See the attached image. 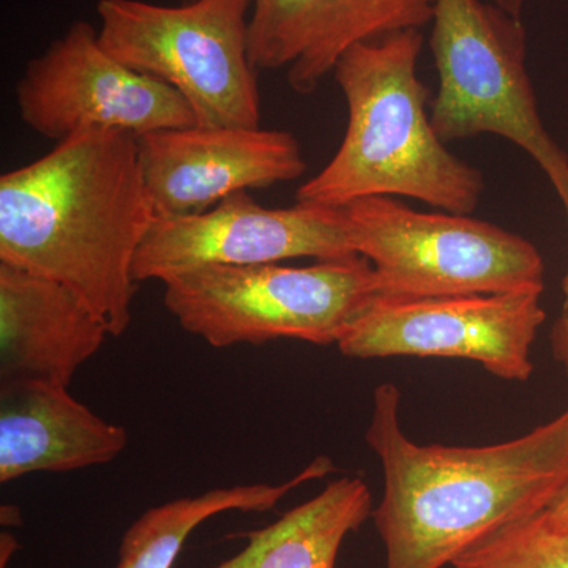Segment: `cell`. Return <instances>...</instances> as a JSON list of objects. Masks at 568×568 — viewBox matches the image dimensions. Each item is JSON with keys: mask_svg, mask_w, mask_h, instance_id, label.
Returning <instances> with one entry per match:
<instances>
[{"mask_svg": "<svg viewBox=\"0 0 568 568\" xmlns=\"http://www.w3.org/2000/svg\"><path fill=\"white\" fill-rule=\"evenodd\" d=\"M435 0H253L250 61L286 70L294 92L320 88L351 48L432 24Z\"/></svg>", "mask_w": 568, "mask_h": 568, "instance_id": "obj_12", "label": "cell"}, {"mask_svg": "<svg viewBox=\"0 0 568 568\" xmlns=\"http://www.w3.org/2000/svg\"><path fill=\"white\" fill-rule=\"evenodd\" d=\"M372 511L365 481L338 478L272 525L244 534V549L212 568H336L343 541Z\"/></svg>", "mask_w": 568, "mask_h": 568, "instance_id": "obj_15", "label": "cell"}, {"mask_svg": "<svg viewBox=\"0 0 568 568\" xmlns=\"http://www.w3.org/2000/svg\"><path fill=\"white\" fill-rule=\"evenodd\" d=\"M544 287L425 301H375L339 339L347 357L466 358L499 379L534 372L538 328L547 320Z\"/></svg>", "mask_w": 568, "mask_h": 568, "instance_id": "obj_9", "label": "cell"}, {"mask_svg": "<svg viewBox=\"0 0 568 568\" xmlns=\"http://www.w3.org/2000/svg\"><path fill=\"white\" fill-rule=\"evenodd\" d=\"M334 470V462L323 455L284 484L215 488L149 508L123 534L114 568H173L185 541L207 519L224 511L271 510L294 488L327 477Z\"/></svg>", "mask_w": 568, "mask_h": 568, "instance_id": "obj_16", "label": "cell"}, {"mask_svg": "<svg viewBox=\"0 0 568 568\" xmlns=\"http://www.w3.org/2000/svg\"><path fill=\"white\" fill-rule=\"evenodd\" d=\"M108 335L103 321L69 287L0 263V383L69 387Z\"/></svg>", "mask_w": 568, "mask_h": 568, "instance_id": "obj_13", "label": "cell"}, {"mask_svg": "<svg viewBox=\"0 0 568 568\" xmlns=\"http://www.w3.org/2000/svg\"><path fill=\"white\" fill-rule=\"evenodd\" d=\"M14 549H18V540L10 534H2V568H6V562H9Z\"/></svg>", "mask_w": 568, "mask_h": 568, "instance_id": "obj_22", "label": "cell"}, {"mask_svg": "<svg viewBox=\"0 0 568 568\" xmlns=\"http://www.w3.org/2000/svg\"><path fill=\"white\" fill-rule=\"evenodd\" d=\"M433 59L439 85L432 123L443 142L496 134L528 153L558 193L568 222V156L545 129L519 18L481 0H435Z\"/></svg>", "mask_w": 568, "mask_h": 568, "instance_id": "obj_5", "label": "cell"}, {"mask_svg": "<svg viewBox=\"0 0 568 568\" xmlns=\"http://www.w3.org/2000/svg\"><path fill=\"white\" fill-rule=\"evenodd\" d=\"M14 95L21 121L55 142L84 130L140 138L196 125L181 93L112 58L88 21L73 22L28 62Z\"/></svg>", "mask_w": 568, "mask_h": 568, "instance_id": "obj_8", "label": "cell"}, {"mask_svg": "<svg viewBox=\"0 0 568 568\" xmlns=\"http://www.w3.org/2000/svg\"><path fill=\"white\" fill-rule=\"evenodd\" d=\"M548 517L558 528L568 530V491L549 508Z\"/></svg>", "mask_w": 568, "mask_h": 568, "instance_id": "obj_19", "label": "cell"}, {"mask_svg": "<svg viewBox=\"0 0 568 568\" xmlns=\"http://www.w3.org/2000/svg\"><path fill=\"white\" fill-rule=\"evenodd\" d=\"M125 428L82 405L69 387L37 381L0 383V481L33 473H71L122 454Z\"/></svg>", "mask_w": 568, "mask_h": 568, "instance_id": "obj_14", "label": "cell"}, {"mask_svg": "<svg viewBox=\"0 0 568 568\" xmlns=\"http://www.w3.org/2000/svg\"><path fill=\"white\" fill-rule=\"evenodd\" d=\"M163 284L183 331L219 349L278 338L338 345L377 298L373 265L358 254L305 267L209 265Z\"/></svg>", "mask_w": 568, "mask_h": 568, "instance_id": "obj_4", "label": "cell"}, {"mask_svg": "<svg viewBox=\"0 0 568 568\" xmlns=\"http://www.w3.org/2000/svg\"><path fill=\"white\" fill-rule=\"evenodd\" d=\"M491 2L499 7V9L507 11L511 17L519 18V20H521L525 0H491Z\"/></svg>", "mask_w": 568, "mask_h": 568, "instance_id": "obj_21", "label": "cell"}, {"mask_svg": "<svg viewBox=\"0 0 568 568\" xmlns=\"http://www.w3.org/2000/svg\"><path fill=\"white\" fill-rule=\"evenodd\" d=\"M0 518H2V525L10 528V526H18L21 523V510L14 506H2L0 508Z\"/></svg>", "mask_w": 568, "mask_h": 568, "instance_id": "obj_20", "label": "cell"}, {"mask_svg": "<svg viewBox=\"0 0 568 568\" xmlns=\"http://www.w3.org/2000/svg\"><path fill=\"white\" fill-rule=\"evenodd\" d=\"M155 219L138 138L84 130L0 178V263L62 283L121 336L134 257Z\"/></svg>", "mask_w": 568, "mask_h": 568, "instance_id": "obj_1", "label": "cell"}, {"mask_svg": "<svg viewBox=\"0 0 568 568\" xmlns=\"http://www.w3.org/2000/svg\"><path fill=\"white\" fill-rule=\"evenodd\" d=\"M562 308L551 332L552 354L556 361L564 366L568 376V268L562 282Z\"/></svg>", "mask_w": 568, "mask_h": 568, "instance_id": "obj_18", "label": "cell"}, {"mask_svg": "<svg viewBox=\"0 0 568 568\" xmlns=\"http://www.w3.org/2000/svg\"><path fill=\"white\" fill-rule=\"evenodd\" d=\"M355 254L373 265L376 301H425L545 287L544 257L521 235L396 197L345 205Z\"/></svg>", "mask_w": 568, "mask_h": 568, "instance_id": "obj_7", "label": "cell"}, {"mask_svg": "<svg viewBox=\"0 0 568 568\" xmlns=\"http://www.w3.org/2000/svg\"><path fill=\"white\" fill-rule=\"evenodd\" d=\"M345 207L257 204L248 192L231 194L209 211L156 216L134 257L136 283L164 280L209 265H260L297 257L354 256Z\"/></svg>", "mask_w": 568, "mask_h": 568, "instance_id": "obj_10", "label": "cell"}, {"mask_svg": "<svg viewBox=\"0 0 568 568\" xmlns=\"http://www.w3.org/2000/svg\"><path fill=\"white\" fill-rule=\"evenodd\" d=\"M454 568H568V530L548 510L497 530L452 564Z\"/></svg>", "mask_w": 568, "mask_h": 568, "instance_id": "obj_17", "label": "cell"}, {"mask_svg": "<svg viewBox=\"0 0 568 568\" xmlns=\"http://www.w3.org/2000/svg\"><path fill=\"white\" fill-rule=\"evenodd\" d=\"M402 392L376 387L365 439L381 459L372 511L386 568H444L497 530L568 491V407L528 435L481 447L420 446L403 432Z\"/></svg>", "mask_w": 568, "mask_h": 568, "instance_id": "obj_2", "label": "cell"}, {"mask_svg": "<svg viewBox=\"0 0 568 568\" xmlns=\"http://www.w3.org/2000/svg\"><path fill=\"white\" fill-rule=\"evenodd\" d=\"M253 0H99V40L138 73L181 93L200 126H261L257 70L250 61Z\"/></svg>", "mask_w": 568, "mask_h": 568, "instance_id": "obj_6", "label": "cell"}, {"mask_svg": "<svg viewBox=\"0 0 568 568\" xmlns=\"http://www.w3.org/2000/svg\"><path fill=\"white\" fill-rule=\"evenodd\" d=\"M145 186L156 216L209 211L231 194L304 175L301 142L282 130L200 126L138 138Z\"/></svg>", "mask_w": 568, "mask_h": 568, "instance_id": "obj_11", "label": "cell"}, {"mask_svg": "<svg viewBox=\"0 0 568 568\" xmlns=\"http://www.w3.org/2000/svg\"><path fill=\"white\" fill-rule=\"evenodd\" d=\"M424 33L409 29L365 41L336 63L347 106L345 136L334 159L295 193L298 204L345 207L365 197H409L469 215L484 175L447 151L426 111L417 74Z\"/></svg>", "mask_w": 568, "mask_h": 568, "instance_id": "obj_3", "label": "cell"}]
</instances>
